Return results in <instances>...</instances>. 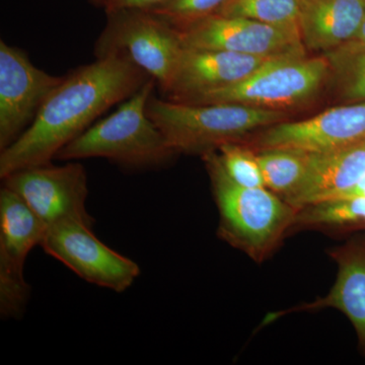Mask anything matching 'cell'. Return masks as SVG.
Instances as JSON below:
<instances>
[{"label": "cell", "mask_w": 365, "mask_h": 365, "mask_svg": "<svg viewBox=\"0 0 365 365\" xmlns=\"http://www.w3.org/2000/svg\"><path fill=\"white\" fill-rule=\"evenodd\" d=\"M155 86V78L146 81L116 111L67 144L56 160L71 162L101 158L128 170L165 167L179 153L170 148L146 112Z\"/></svg>", "instance_id": "2"}, {"label": "cell", "mask_w": 365, "mask_h": 365, "mask_svg": "<svg viewBox=\"0 0 365 365\" xmlns=\"http://www.w3.org/2000/svg\"><path fill=\"white\" fill-rule=\"evenodd\" d=\"M266 188L284 200L299 186L307 165V153L290 148H265L256 153Z\"/></svg>", "instance_id": "18"}, {"label": "cell", "mask_w": 365, "mask_h": 365, "mask_svg": "<svg viewBox=\"0 0 365 365\" xmlns=\"http://www.w3.org/2000/svg\"><path fill=\"white\" fill-rule=\"evenodd\" d=\"M302 0H228L215 14L249 19L267 25L299 28Z\"/></svg>", "instance_id": "19"}, {"label": "cell", "mask_w": 365, "mask_h": 365, "mask_svg": "<svg viewBox=\"0 0 365 365\" xmlns=\"http://www.w3.org/2000/svg\"><path fill=\"white\" fill-rule=\"evenodd\" d=\"M338 264L335 284L327 297L290 312L335 307L351 322L359 344L365 350V242H352L334 250Z\"/></svg>", "instance_id": "16"}, {"label": "cell", "mask_w": 365, "mask_h": 365, "mask_svg": "<svg viewBox=\"0 0 365 365\" xmlns=\"http://www.w3.org/2000/svg\"><path fill=\"white\" fill-rule=\"evenodd\" d=\"M45 225L11 190H0V314L20 319L25 314L31 287L24 268L29 254L41 246Z\"/></svg>", "instance_id": "10"}, {"label": "cell", "mask_w": 365, "mask_h": 365, "mask_svg": "<svg viewBox=\"0 0 365 365\" xmlns=\"http://www.w3.org/2000/svg\"><path fill=\"white\" fill-rule=\"evenodd\" d=\"M357 41V42L362 43V44H365V14L364 21H362L361 26H360L359 32L357 34L356 37H355L354 40Z\"/></svg>", "instance_id": "25"}, {"label": "cell", "mask_w": 365, "mask_h": 365, "mask_svg": "<svg viewBox=\"0 0 365 365\" xmlns=\"http://www.w3.org/2000/svg\"><path fill=\"white\" fill-rule=\"evenodd\" d=\"M228 0H169L150 13L173 26H180L215 14Z\"/></svg>", "instance_id": "22"}, {"label": "cell", "mask_w": 365, "mask_h": 365, "mask_svg": "<svg viewBox=\"0 0 365 365\" xmlns=\"http://www.w3.org/2000/svg\"><path fill=\"white\" fill-rule=\"evenodd\" d=\"M174 28L182 47L187 49L220 50L266 58L307 53L299 28L220 14Z\"/></svg>", "instance_id": "9"}, {"label": "cell", "mask_w": 365, "mask_h": 365, "mask_svg": "<svg viewBox=\"0 0 365 365\" xmlns=\"http://www.w3.org/2000/svg\"><path fill=\"white\" fill-rule=\"evenodd\" d=\"M223 169L240 186L247 188H266L256 153L246 144L228 143L222 144L217 150Z\"/></svg>", "instance_id": "21"}, {"label": "cell", "mask_w": 365, "mask_h": 365, "mask_svg": "<svg viewBox=\"0 0 365 365\" xmlns=\"http://www.w3.org/2000/svg\"><path fill=\"white\" fill-rule=\"evenodd\" d=\"M275 58L277 57L266 58L220 50L182 48L165 97L182 102L235 85Z\"/></svg>", "instance_id": "13"}, {"label": "cell", "mask_w": 365, "mask_h": 365, "mask_svg": "<svg viewBox=\"0 0 365 365\" xmlns=\"http://www.w3.org/2000/svg\"><path fill=\"white\" fill-rule=\"evenodd\" d=\"M365 173V141L307 153L306 174L299 186L284 201L295 209L341 198Z\"/></svg>", "instance_id": "14"}, {"label": "cell", "mask_w": 365, "mask_h": 365, "mask_svg": "<svg viewBox=\"0 0 365 365\" xmlns=\"http://www.w3.org/2000/svg\"><path fill=\"white\" fill-rule=\"evenodd\" d=\"M365 14V0H302L299 29L306 50L330 51L354 40Z\"/></svg>", "instance_id": "15"}, {"label": "cell", "mask_w": 365, "mask_h": 365, "mask_svg": "<svg viewBox=\"0 0 365 365\" xmlns=\"http://www.w3.org/2000/svg\"><path fill=\"white\" fill-rule=\"evenodd\" d=\"M365 141L364 102L342 104L309 119L280 122L260 131L257 150L290 148L319 153Z\"/></svg>", "instance_id": "12"}, {"label": "cell", "mask_w": 365, "mask_h": 365, "mask_svg": "<svg viewBox=\"0 0 365 365\" xmlns=\"http://www.w3.org/2000/svg\"><path fill=\"white\" fill-rule=\"evenodd\" d=\"M2 180L45 225L46 230L64 222H81L93 227L95 220L86 208L88 175L78 160L63 165L26 168Z\"/></svg>", "instance_id": "7"}, {"label": "cell", "mask_w": 365, "mask_h": 365, "mask_svg": "<svg viewBox=\"0 0 365 365\" xmlns=\"http://www.w3.org/2000/svg\"><path fill=\"white\" fill-rule=\"evenodd\" d=\"M356 197L365 198V173L364 176L360 178L359 181L349 191L346 192L341 198H356Z\"/></svg>", "instance_id": "24"}, {"label": "cell", "mask_w": 365, "mask_h": 365, "mask_svg": "<svg viewBox=\"0 0 365 365\" xmlns=\"http://www.w3.org/2000/svg\"><path fill=\"white\" fill-rule=\"evenodd\" d=\"M93 4H98V6H103L104 4V0H91Z\"/></svg>", "instance_id": "26"}, {"label": "cell", "mask_w": 365, "mask_h": 365, "mask_svg": "<svg viewBox=\"0 0 365 365\" xmlns=\"http://www.w3.org/2000/svg\"><path fill=\"white\" fill-rule=\"evenodd\" d=\"M202 158L220 211L218 237L255 261H263L294 225L297 209L267 188L235 184L216 151Z\"/></svg>", "instance_id": "4"}, {"label": "cell", "mask_w": 365, "mask_h": 365, "mask_svg": "<svg viewBox=\"0 0 365 365\" xmlns=\"http://www.w3.org/2000/svg\"><path fill=\"white\" fill-rule=\"evenodd\" d=\"M146 112L176 153L202 157L222 144L240 143L249 134L288 119V113L280 110L232 103L189 104L153 93Z\"/></svg>", "instance_id": "3"}, {"label": "cell", "mask_w": 365, "mask_h": 365, "mask_svg": "<svg viewBox=\"0 0 365 365\" xmlns=\"http://www.w3.org/2000/svg\"><path fill=\"white\" fill-rule=\"evenodd\" d=\"M151 78L124 55L113 54L74 69L41 107L33 123L0 153V178L47 165L110 108Z\"/></svg>", "instance_id": "1"}, {"label": "cell", "mask_w": 365, "mask_h": 365, "mask_svg": "<svg viewBox=\"0 0 365 365\" xmlns=\"http://www.w3.org/2000/svg\"><path fill=\"white\" fill-rule=\"evenodd\" d=\"M107 16L93 48L96 58L124 55L155 78L165 93L182 50L174 26L143 9H124Z\"/></svg>", "instance_id": "6"}, {"label": "cell", "mask_w": 365, "mask_h": 365, "mask_svg": "<svg viewBox=\"0 0 365 365\" xmlns=\"http://www.w3.org/2000/svg\"><path fill=\"white\" fill-rule=\"evenodd\" d=\"M40 247L81 279L118 294L140 275L138 264L104 244L86 223L64 222L48 227Z\"/></svg>", "instance_id": "8"}, {"label": "cell", "mask_w": 365, "mask_h": 365, "mask_svg": "<svg viewBox=\"0 0 365 365\" xmlns=\"http://www.w3.org/2000/svg\"><path fill=\"white\" fill-rule=\"evenodd\" d=\"M365 223V198H337L297 209L294 225H347Z\"/></svg>", "instance_id": "20"}, {"label": "cell", "mask_w": 365, "mask_h": 365, "mask_svg": "<svg viewBox=\"0 0 365 365\" xmlns=\"http://www.w3.org/2000/svg\"><path fill=\"white\" fill-rule=\"evenodd\" d=\"M329 81L325 57L287 55L271 60L248 78L235 85L196 96L189 104H242L262 109L297 107L314 100ZM179 102V101H178Z\"/></svg>", "instance_id": "5"}, {"label": "cell", "mask_w": 365, "mask_h": 365, "mask_svg": "<svg viewBox=\"0 0 365 365\" xmlns=\"http://www.w3.org/2000/svg\"><path fill=\"white\" fill-rule=\"evenodd\" d=\"M169 0H104L106 14L124 11V9H143L151 11L155 7L163 6Z\"/></svg>", "instance_id": "23"}, {"label": "cell", "mask_w": 365, "mask_h": 365, "mask_svg": "<svg viewBox=\"0 0 365 365\" xmlns=\"http://www.w3.org/2000/svg\"><path fill=\"white\" fill-rule=\"evenodd\" d=\"M64 78L38 68L23 50L0 41V151L28 129Z\"/></svg>", "instance_id": "11"}, {"label": "cell", "mask_w": 365, "mask_h": 365, "mask_svg": "<svg viewBox=\"0 0 365 365\" xmlns=\"http://www.w3.org/2000/svg\"><path fill=\"white\" fill-rule=\"evenodd\" d=\"M322 55L328 62V83L341 104L364 102L365 44L350 41Z\"/></svg>", "instance_id": "17"}]
</instances>
